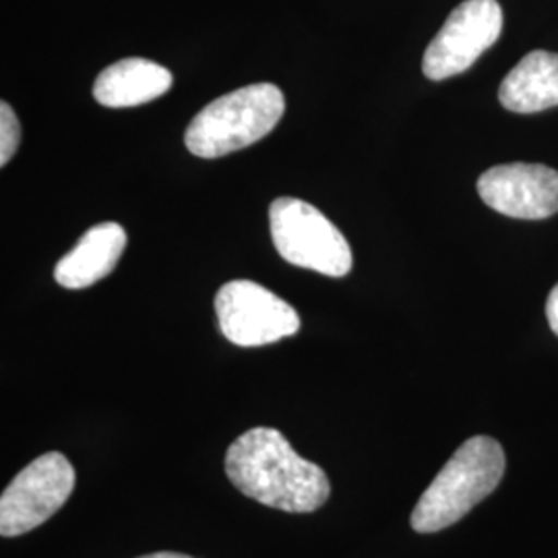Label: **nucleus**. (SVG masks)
Wrapping results in <instances>:
<instances>
[{"label": "nucleus", "instance_id": "f257e3e1", "mask_svg": "<svg viewBox=\"0 0 558 558\" xmlns=\"http://www.w3.org/2000/svg\"><path fill=\"white\" fill-rule=\"evenodd\" d=\"M226 474L244 497L286 513H313L331 493L319 465L300 458L290 440L265 426L244 433L230 445Z\"/></svg>", "mask_w": 558, "mask_h": 558}, {"label": "nucleus", "instance_id": "f03ea898", "mask_svg": "<svg viewBox=\"0 0 558 558\" xmlns=\"http://www.w3.org/2000/svg\"><path fill=\"white\" fill-rule=\"evenodd\" d=\"M502 474L505 453L497 440H465L420 497L412 527L420 534H433L458 523L499 486Z\"/></svg>", "mask_w": 558, "mask_h": 558}, {"label": "nucleus", "instance_id": "7ed1b4c3", "mask_svg": "<svg viewBox=\"0 0 558 558\" xmlns=\"http://www.w3.org/2000/svg\"><path fill=\"white\" fill-rule=\"evenodd\" d=\"M286 100L278 85L255 83L207 104L191 120L184 145L197 158L216 160L267 137L283 117Z\"/></svg>", "mask_w": 558, "mask_h": 558}, {"label": "nucleus", "instance_id": "20e7f679", "mask_svg": "<svg viewBox=\"0 0 558 558\" xmlns=\"http://www.w3.org/2000/svg\"><path fill=\"white\" fill-rule=\"evenodd\" d=\"M269 226L281 259L329 278L350 274L352 248L348 240L315 205L279 197L269 207Z\"/></svg>", "mask_w": 558, "mask_h": 558}, {"label": "nucleus", "instance_id": "39448f33", "mask_svg": "<svg viewBox=\"0 0 558 558\" xmlns=\"http://www.w3.org/2000/svg\"><path fill=\"white\" fill-rule=\"evenodd\" d=\"M75 488V470L62 453L34 459L0 497V534L15 538L52 518Z\"/></svg>", "mask_w": 558, "mask_h": 558}, {"label": "nucleus", "instance_id": "423d86ee", "mask_svg": "<svg viewBox=\"0 0 558 558\" xmlns=\"http://www.w3.org/2000/svg\"><path fill=\"white\" fill-rule=\"evenodd\" d=\"M216 315L221 333L240 348H257L299 333V313L274 294L248 279L221 286L216 296Z\"/></svg>", "mask_w": 558, "mask_h": 558}, {"label": "nucleus", "instance_id": "0eeeda50", "mask_svg": "<svg viewBox=\"0 0 558 558\" xmlns=\"http://www.w3.org/2000/svg\"><path fill=\"white\" fill-rule=\"evenodd\" d=\"M502 9L497 0H465L424 52L422 71L428 80L442 81L468 71L499 40Z\"/></svg>", "mask_w": 558, "mask_h": 558}, {"label": "nucleus", "instance_id": "6e6552de", "mask_svg": "<svg viewBox=\"0 0 558 558\" xmlns=\"http://www.w3.org/2000/svg\"><path fill=\"white\" fill-rule=\"evenodd\" d=\"M482 201L502 216L544 220L558 214V172L542 163H507L478 180Z\"/></svg>", "mask_w": 558, "mask_h": 558}, {"label": "nucleus", "instance_id": "1a4fd4ad", "mask_svg": "<svg viewBox=\"0 0 558 558\" xmlns=\"http://www.w3.org/2000/svg\"><path fill=\"white\" fill-rule=\"evenodd\" d=\"M126 248V232L117 221L89 228L54 267V279L66 290H83L110 276Z\"/></svg>", "mask_w": 558, "mask_h": 558}, {"label": "nucleus", "instance_id": "9d476101", "mask_svg": "<svg viewBox=\"0 0 558 558\" xmlns=\"http://www.w3.org/2000/svg\"><path fill=\"white\" fill-rule=\"evenodd\" d=\"M174 83L172 73L147 59H122L104 69L94 83V98L106 108H133L158 100Z\"/></svg>", "mask_w": 558, "mask_h": 558}, {"label": "nucleus", "instance_id": "9b49d317", "mask_svg": "<svg viewBox=\"0 0 558 558\" xmlns=\"http://www.w3.org/2000/svg\"><path fill=\"white\" fill-rule=\"evenodd\" d=\"M499 100L507 110L534 114L558 106V54L536 50L502 80Z\"/></svg>", "mask_w": 558, "mask_h": 558}, {"label": "nucleus", "instance_id": "f8f14e48", "mask_svg": "<svg viewBox=\"0 0 558 558\" xmlns=\"http://www.w3.org/2000/svg\"><path fill=\"white\" fill-rule=\"evenodd\" d=\"M21 143V126L13 108L2 101L0 104V166L13 160Z\"/></svg>", "mask_w": 558, "mask_h": 558}, {"label": "nucleus", "instance_id": "ddd939ff", "mask_svg": "<svg viewBox=\"0 0 558 558\" xmlns=\"http://www.w3.org/2000/svg\"><path fill=\"white\" fill-rule=\"evenodd\" d=\"M546 317L550 323V329L558 336V283L553 288L548 302H546Z\"/></svg>", "mask_w": 558, "mask_h": 558}, {"label": "nucleus", "instance_id": "4468645a", "mask_svg": "<svg viewBox=\"0 0 558 558\" xmlns=\"http://www.w3.org/2000/svg\"><path fill=\"white\" fill-rule=\"evenodd\" d=\"M140 558H191L186 555H177V553H156V555H147V557Z\"/></svg>", "mask_w": 558, "mask_h": 558}]
</instances>
